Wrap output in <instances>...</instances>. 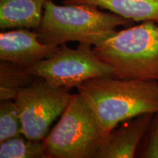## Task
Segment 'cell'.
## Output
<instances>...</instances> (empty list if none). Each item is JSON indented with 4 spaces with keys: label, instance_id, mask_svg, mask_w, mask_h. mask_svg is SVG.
Segmentation results:
<instances>
[{
    "label": "cell",
    "instance_id": "6da1fadb",
    "mask_svg": "<svg viewBox=\"0 0 158 158\" xmlns=\"http://www.w3.org/2000/svg\"><path fill=\"white\" fill-rule=\"evenodd\" d=\"M95 116L103 139L118 123L158 112V81L113 76L86 81L77 87Z\"/></svg>",
    "mask_w": 158,
    "mask_h": 158
},
{
    "label": "cell",
    "instance_id": "7a4b0ae2",
    "mask_svg": "<svg viewBox=\"0 0 158 158\" xmlns=\"http://www.w3.org/2000/svg\"><path fill=\"white\" fill-rule=\"evenodd\" d=\"M133 23V20L102 12L92 5L60 6L47 0L42 21L35 31L43 44L61 45L77 41L94 46L113 35L118 27H128Z\"/></svg>",
    "mask_w": 158,
    "mask_h": 158
},
{
    "label": "cell",
    "instance_id": "3957f363",
    "mask_svg": "<svg viewBox=\"0 0 158 158\" xmlns=\"http://www.w3.org/2000/svg\"><path fill=\"white\" fill-rule=\"evenodd\" d=\"M93 49L116 78L158 81V23L143 21L116 31Z\"/></svg>",
    "mask_w": 158,
    "mask_h": 158
},
{
    "label": "cell",
    "instance_id": "277c9868",
    "mask_svg": "<svg viewBox=\"0 0 158 158\" xmlns=\"http://www.w3.org/2000/svg\"><path fill=\"white\" fill-rule=\"evenodd\" d=\"M102 141L95 116L77 93L72 94L58 123L42 143L48 158H93Z\"/></svg>",
    "mask_w": 158,
    "mask_h": 158
},
{
    "label": "cell",
    "instance_id": "5b68a950",
    "mask_svg": "<svg viewBox=\"0 0 158 158\" xmlns=\"http://www.w3.org/2000/svg\"><path fill=\"white\" fill-rule=\"evenodd\" d=\"M51 86L71 89L91 78L112 76L114 70L97 56L92 45L80 43L77 48L61 45L52 56L27 68Z\"/></svg>",
    "mask_w": 158,
    "mask_h": 158
},
{
    "label": "cell",
    "instance_id": "8992f818",
    "mask_svg": "<svg viewBox=\"0 0 158 158\" xmlns=\"http://www.w3.org/2000/svg\"><path fill=\"white\" fill-rule=\"evenodd\" d=\"M70 90L55 87L42 79L20 91L14 101L22 122L23 135L26 138L32 141H43L52 122L68 106L72 97Z\"/></svg>",
    "mask_w": 158,
    "mask_h": 158
},
{
    "label": "cell",
    "instance_id": "52a82bcc",
    "mask_svg": "<svg viewBox=\"0 0 158 158\" xmlns=\"http://www.w3.org/2000/svg\"><path fill=\"white\" fill-rule=\"evenodd\" d=\"M60 45L43 44L38 34L27 29L3 31L0 34V59L28 68L52 56Z\"/></svg>",
    "mask_w": 158,
    "mask_h": 158
},
{
    "label": "cell",
    "instance_id": "ba28073f",
    "mask_svg": "<svg viewBox=\"0 0 158 158\" xmlns=\"http://www.w3.org/2000/svg\"><path fill=\"white\" fill-rule=\"evenodd\" d=\"M154 115L146 113L122 122L102 141L97 158L135 157L138 147L149 130Z\"/></svg>",
    "mask_w": 158,
    "mask_h": 158
},
{
    "label": "cell",
    "instance_id": "9c48e42d",
    "mask_svg": "<svg viewBox=\"0 0 158 158\" xmlns=\"http://www.w3.org/2000/svg\"><path fill=\"white\" fill-rule=\"evenodd\" d=\"M47 0H0V28L37 29Z\"/></svg>",
    "mask_w": 158,
    "mask_h": 158
},
{
    "label": "cell",
    "instance_id": "30bf717a",
    "mask_svg": "<svg viewBox=\"0 0 158 158\" xmlns=\"http://www.w3.org/2000/svg\"><path fill=\"white\" fill-rule=\"evenodd\" d=\"M64 5L88 4L133 21L158 23V0H64Z\"/></svg>",
    "mask_w": 158,
    "mask_h": 158
},
{
    "label": "cell",
    "instance_id": "8fae6325",
    "mask_svg": "<svg viewBox=\"0 0 158 158\" xmlns=\"http://www.w3.org/2000/svg\"><path fill=\"white\" fill-rule=\"evenodd\" d=\"M37 76L27 68L1 60L0 63V100H14L20 91L36 81Z\"/></svg>",
    "mask_w": 158,
    "mask_h": 158
},
{
    "label": "cell",
    "instance_id": "7c38bea8",
    "mask_svg": "<svg viewBox=\"0 0 158 158\" xmlns=\"http://www.w3.org/2000/svg\"><path fill=\"white\" fill-rule=\"evenodd\" d=\"M1 158H48L42 142L32 141L24 135L0 142Z\"/></svg>",
    "mask_w": 158,
    "mask_h": 158
},
{
    "label": "cell",
    "instance_id": "4fadbf2b",
    "mask_svg": "<svg viewBox=\"0 0 158 158\" xmlns=\"http://www.w3.org/2000/svg\"><path fill=\"white\" fill-rule=\"evenodd\" d=\"M23 135V124L14 100L0 103V142Z\"/></svg>",
    "mask_w": 158,
    "mask_h": 158
},
{
    "label": "cell",
    "instance_id": "5bb4252c",
    "mask_svg": "<svg viewBox=\"0 0 158 158\" xmlns=\"http://www.w3.org/2000/svg\"><path fill=\"white\" fill-rule=\"evenodd\" d=\"M147 135V138L143 149L142 150L141 157L158 158V112L154 115Z\"/></svg>",
    "mask_w": 158,
    "mask_h": 158
}]
</instances>
